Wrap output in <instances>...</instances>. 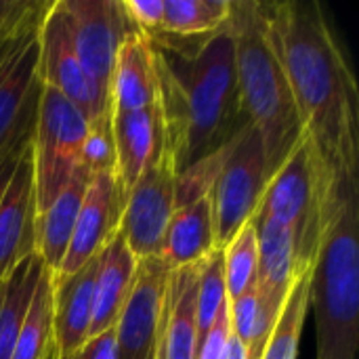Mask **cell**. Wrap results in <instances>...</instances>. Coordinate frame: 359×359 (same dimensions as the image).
Wrapping results in <instances>:
<instances>
[{
  "label": "cell",
  "mask_w": 359,
  "mask_h": 359,
  "mask_svg": "<svg viewBox=\"0 0 359 359\" xmlns=\"http://www.w3.org/2000/svg\"><path fill=\"white\" fill-rule=\"evenodd\" d=\"M271 48L288 78L303 133L337 185H359V90L320 2H261Z\"/></svg>",
  "instance_id": "6da1fadb"
},
{
  "label": "cell",
  "mask_w": 359,
  "mask_h": 359,
  "mask_svg": "<svg viewBox=\"0 0 359 359\" xmlns=\"http://www.w3.org/2000/svg\"><path fill=\"white\" fill-rule=\"evenodd\" d=\"M151 42V40H149ZM166 149L177 172L229 143L246 124L233 36L225 23L191 53L151 42Z\"/></svg>",
  "instance_id": "7a4b0ae2"
},
{
  "label": "cell",
  "mask_w": 359,
  "mask_h": 359,
  "mask_svg": "<svg viewBox=\"0 0 359 359\" xmlns=\"http://www.w3.org/2000/svg\"><path fill=\"white\" fill-rule=\"evenodd\" d=\"M227 25L233 36L242 109L263 139L267 172L273 177L305 135L297 103L267 38L261 2L231 0Z\"/></svg>",
  "instance_id": "3957f363"
},
{
  "label": "cell",
  "mask_w": 359,
  "mask_h": 359,
  "mask_svg": "<svg viewBox=\"0 0 359 359\" xmlns=\"http://www.w3.org/2000/svg\"><path fill=\"white\" fill-rule=\"evenodd\" d=\"M318 359H355L359 343V185L334 189L311 271Z\"/></svg>",
  "instance_id": "277c9868"
},
{
  "label": "cell",
  "mask_w": 359,
  "mask_h": 359,
  "mask_svg": "<svg viewBox=\"0 0 359 359\" xmlns=\"http://www.w3.org/2000/svg\"><path fill=\"white\" fill-rule=\"evenodd\" d=\"M337 187L313 143L303 135L292 154L269 179L259 210L255 212L290 227L303 273L311 271L318 261Z\"/></svg>",
  "instance_id": "5b68a950"
},
{
  "label": "cell",
  "mask_w": 359,
  "mask_h": 359,
  "mask_svg": "<svg viewBox=\"0 0 359 359\" xmlns=\"http://www.w3.org/2000/svg\"><path fill=\"white\" fill-rule=\"evenodd\" d=\"M88 122L55 88L40 84L34 128L32 162L36 217L42 215L72 175L82 168Z\"/></svg>",
  "instance_id": "8992f818"
},
{
  "label": "cell",
  "mask_w": 359,
  "mask_h": 359,
  "mask_svg": "<svg viewBox=\"0 0 359 359\" xmlns=\"http://www.w3.org/2000/svg\"><path fill=\"white\" fill-rule=\"evenodd\" d=\"M269 179L263 139L248 122L238 133L229 158L210 194L217 248H225L229 240L252 221Z\"/></svg>",
  "instance_id": "52a82bcc"
},
{
  "label": "cell",
  "mask_w": 359,
  "mask_h": 359,
  "mask_svg": "<svg viewBox=\"0 0 359 359\" xmlns=\"http://www.w3.org/2000/svg\"><path fill=\"white\" fill-rule=\"evenodd\" d=\"M40 84L55 88L88 122V126L111 118V97L82 69L74 50L67 15L61 0L50 2L40 27Z\"/></svg>",
  "instance_id": "ba28073f"
},
{
  "label": "cell",
  "mask_w": 359,
  "mask_h": 359,
  "mask_svg": "<svg viewBox=\"0 0 359 359\" xmlns=\"http://www.w3.org/2000/svg\"><path fill=\"white\" fill-rule=\"evenodd\" d=\"M170 273L158 255L137 261L133 290L114 328L116 359H160Z\"/></svg>",
  "instance_id": "9c48e42d"
},
{
  "label": "cell",
  "mask_w": 359,
  "mask_h": 359,
  "mask_svg": "<svg viewBox=\"0 0 359 359\" xmlns=\"http://www.w3.org/2000/svg\"><path fill=\"white\" fill-rule=\"evenodd\" d=\"M175 183L177 166L166 149L126 194L120 233L137 261L160 252L164 231L175 212Z\"/></svg>",
  "instance_id": "30bf717a"
},
{
  "label": "cell",
  "mask_w": 359,
  "mask_h": 359,
  "mask_svg": "<svg viewBox=\"0 0 359 359\" xmlns=\"http://www.w3.org/2000/svg\"><path fill=\"white\" fill-rule=\"evenodd\" d=\"M82 69L109 95L116 53L133 29L120 0H61Z\"/></svg>",
  "instance_id": "8fae6325"
},
{
  "label": "cell",
  "mask_w": 359,
  "mask_h": 359,
  "mask_svg": "<svg viewBox=\"0 0 359 359\" xmlns=\"http://www.w3.org/2000/svg\"><path fill=\"white\" fill-rule=\"evenodd\" d=\"M126 204V191L116 170L95 172L88 181L78 221L67 246L65 259L53 273V282H61L97 259L101 250L118 236Z\"/></svg>",
  "instance_id": "7c38bea8"
},
{
  "label": "cell",
  "mask_w": 359,
  "mask_h": 359,
  "mask_svg": "<svg viewBox=\"0 0 359 359\" xmlns=\"http://www.w3.org/2000/svg\"><path fill=\"white\" fill-rule=\"evenodd\" d=\"M40 32L0 46V151L34 128L40 93Z\"/></svg>",
  "instance_id": "4fadbf2b"
},
{
  "label": "cell",
  "mask_w": 359,
  "mask_h": 359,
  "mask_svg": "<svg viewBox=\"0 0 359 359\" xmlns=\"http://www.w3.org/2000/svg\"><path fill=\"white\" fill-rule=\"evenodd\" d=\"M32 255H36V194L29 139L0 200V282Z\"/></svg>",
  "instance_id": "5bb4252c"
},
{
  "label": "cell",
  "mask_w": 359,
  "mask_h": 359,
  "mask_svg": "<svg viewBox=\"0 0 359 359\" xmlns=\"http://www.w3.org/2000/svg\"><path fill=\"white\" fill-rule=\"evenodd\" d=\"M116 175L128 194L143 170L166 151L160 103L135 111L111 114Z\"/></svg>",
  "instance_id": "9a60e30c"
},
{
  "label": "cell",
  "mask_w": 359,
  "mask_h": 359,
  "mask_svg": "<svg viewBox=\"0 0 359 359\" xmlns=\"http://www.w3.org/2000/svg\"><path fill=\"white\" fill-rule=\"evenodd\" d=\"M252 225L259 240V299L273 316H280L292 284L303 276L297 259L294 236L290 227L271 217L255 215Z\"/></svg>",
  "instance_id": "2e32d148"
},
{
  "label": "cell",
  "mask_w": 359,
  "mask_h": 359,
  "mask_svg": "<svg viewBox=\"0 0 359 359\" xmlns=\"http://www.w3.org/2000/svg\"><path fill=\"white\" fill-rule=\"evenodd\" d=\"M99 257L74 276L53 282V347L57 358L74 355L90 332Z\"/></svg>",
  "instance_id": "e0dca14e"
},
{
  "label": "cell",
  "mask_w": 359,
  "mask_h": 359,
  "mask_svg": "<svg viewBox=\"0 0 359 359\" xmlns=\"http://www.w3.org/2000/svg\"><path fill=\"white\" fill-rule=\"evenodd\" d=\"M111 114L135 111L158 103L154 48L147 34L133 29L122 40L111 76Z\"/></svg>",
  "instance_id": "ac0fdd59"
},
{
  "label": "cell",
  "mask_w": 359,
  "mask_h": 359,
  "mask_svg": "<svg viewBox=\"0 0 359 359\" xmlns=\"http://www.w3.org/2000/svg\"><path fill=\"white\" fill-rule=\"evenodd\" d=\"M137 273V259L126 246L122 233L101 250L97 265V282H95V305L88 339L114 330L118 318L128 301Z\"/></svg>",
  "instance_id": "d6986e66"
},
{
  "label": "cell",
  "mask_w": 359,
  "mask_h": 359,
  "mask_svg": "<svg viewBox=\"0 0 359 359\" xmlns=\"http://www.w3.org/2000/svg\"><path fill=\"white\" fill-rule=\"evenodd\" d=\"M200 267L202 261L170 273L160 359H196Z\"/></svg>",
  "instance_id": "ffe728a7"
},
{
  "label": "cell",
  "mask_w": 359,
  "mask_h": 359,
  "mask_svg": "<svg viewBox=\"0 0 359 359\" xmlns=\"http://www.w3.org/2000/svg\"><path fill=\"white\" fill-rule=\"evenodd\" d=\"M90 177L84 166L78 168L50 206L36 217V255L50 273H55L65 259Z\"/></svg>",
  "instance_id": "44dd1931"
},
{
  "label": "cell",
  "mask_w": 359,
  "mask_h": 359,
  "mask_svg": "<svg viewBox=\"0 0 359 359\" xmlns=\"http://www.w3.org/2000/svg\"><path fill=\"white\" fill-rule=\"evenodd\" d=\"M215 248L212 200L206 196L172 212L158 257L175 271L204 261Z\"/></svg>",
  "instance_id": "7402d4cb"
},
{
  "label": "cell",
  "mask_w": 359,
  "mask_h": 359,
  "mask_svg": "<svg viewBox=\"0 0 359 359\" xmlns=\"http://www.w3.org/2000/svg\"><path fill=\"white\" fill-rule=\"evenodd\" d=\"M42 269L40 257L32 255L0 282V359H13L17 337Z\"/></svg>",
  "instance_id": "603a6c76"
},
{
  "label": "cell",
  "mask_w": 359,
  "mask_h": 359,
  "mask_svg": "<svg viewBox=\"0 0 359 359\" xmlns=\"http://www.w3.org/2000/svg\"><path fill=\"white\" fill-rule=\"evenodd\" d=\"M231 15V0H164L162 21L149 38H204L219 32Z\"/></svg>",
  "instance_id": "cb8c5ba5"
},
{
  "label": "cell",
  "mask_w": 359,
  "mask_h": 359,
  "mask_svg": "<svg viewBox=\"0 0 359 359\" xmlns=\"http://www.w3.org/2000/svg\"><path fill=\"white\" fill-rule=\"evenodd\" d=\"M53 351V273L44 267L21 324L13 359H48Z\"/></svg>",
  "instance_id": "d4e9b609"
},
{
  "label": "cell",
  "mask_w": 359,
  "mask_h": 359,
  "mask_svg": "<svg viewBox=\"0 0 359 359\" xmlns=\"http://www.w3.org/2000/svg\"><path fill=\"white\" fill-rule=\"evenodd\" d=\"M311 271H305L292 284L261 359L299 358L301 334H303L305 318H307V311L311 305Z\"/></svg>",
  "instance_id": "484cf974"
},
{
  "label": "cell",
  "mask_w": 359,
  "mask_h": 359,
  "mask_svg": "<svg viewBox=\"0 0 359 359\" xmlns=\"http://www.w3.org/2000/svg\"><path fill=\"white\" fill-rule=\"evenodd\" d=\"M223 267H225V286L227 297L233 301L257 284L259 276V240L257 229L246 223L223 248Z\"/></svg>",
  "instance_id": "4316f807"
},
{
  "label": "cell",
  "mask_w": 359,
  "mask_h": 359,
  "mask_svg": "<svg viewBox=\"0 0 359 359\" xmlns=\"http://www.w3.org/2000/svg\"><path fill=\"white\" fill-rule=\"evenodd\" d=\"M238 137V135H236ZM236 137L225 143L223 147H219L217 151L196 160L194 164H189L187 168H183L181 172H177V183H175V210L189 206L206 196L212 194L215 183L229 158V151L233 147Z\"/></svg>",
  "instance_id": "83f0119b"
},
{
  "label": "cell",
  "mask_w": 359,
  "mask_h": 359,
  "mask_svg": "<svg viewBox=\"0 0 359 359\" xmlns=\"http://www.w3.org/2000/svg\"><path fill=\"white\" fill-rule=\"evenodd\" d=\"M229 301L225 286L223 248H215L200 267L198 278V345L215 324L221 307Z\"/></svg>",
  "instance_id": "f1b7e54d"
},
{
  "label": "cell",
  "mask_w": 359,
  "mask_h": 359,
  "mask_svg": "<svg viewBox=\"0 0 359 359\" xmlns=\"http://www.w3.org/2000/svg\"><path fill=\"white\" fill-rule=\"evenodd\" d=\"M48 6L40 0H0V46L38 34Z\"/></svg>",
  "instance_id": "f546056e"
},
{
  "label": "cell",
  "mask_w": 359,
  "mask_h": 359,
  "mask_svg": "<svg viewBox=\"0 0 359 359\" xmlns=\"http://www.w3.org/2000/svg\"><path fill=\"white\" fill-rule=\"evenodd\" d=\"M231 341V320H229V301L221 307L215 324L198 345L196 359H227Z\"/></svg>",
  "instance_id": "4dcf8cb0"
},
{
  "label": "cell",
  "mask_w": 359,
  "mask_h": 359,
  "mask_svg": "<svg viewBox=\"0 0 359 359\" xmlns=\"http://www.w3.org/2000/svg\"><path fill=\"white\" fill-rule=\"evenodd\" d=\"M162 2L164 0H120L128 21L143 34H154L162 21Z\"/></svg>",
  "instance_id": "1f68e13d"
},
{
  "label": "cell",
  "mask_w": 359,
  "mask_h": 359,
  "mask_svg": "<svg viewBox=\"0 0 359 359\" xmlns=\"http://www.w3.org/2000/svg\"><path fill=\"white\" fill-rule=\"evenodd\" d=\"M53 359H116V337H114V330H107V332H101V334L88 339L69 358H57V353H53Z\"/></svg>",
  "instance_id": "d6a6232c"
},
{
  "label": "cell",
  "mask_w": 359,
  "mask_h": 359,
  "mask_svg": "<svg viewBox=\"0 0 359 359\" xmlns=\"http://www.w3.org/2000/svg\"><path fill=\"white\" fill-rule=\"evenodd\" d=\"M29 139H32V133H29V135H25L23 139H19V141L11 143L8 147H4V149L0 151V200H2V196H4V189H6V185H8L11 177H13L15 164H17V160H19V156H21L23 147L29 143Z\"/></svg>",
  "instance_id": "836d02e7"
},
{
  "label": "cell",
  "mask_w": 359,
  "mask_h": 359,
  "mask_svg": "<svg viewBox=\"0 0 359 359\" xmlns=\"http://www.w3.org/2000/svg\"><path fill=\"white\" fill-rule=\"evenodd\" d=\"M227 359H246V349H244V345H242L233 334H231V341H229Z\"/></svg>",
  "instance_id": "e575fe53"
},
{
  "label": "cell",
  "mask_w": 359,
  "mask_h": 359,
  "mask_svg": "<svg viewBox=\"0 0 359 359\" xmlns=\"http://www.w3.org/2000/svg\"><path fill=\"white\" fill-rule=\"evenodd\" d=\"M53 353H55V347H53V351H50V355H48V359H53Z\"/></svg>",
  "instance_id": "d590c367"
}]
</instances>
